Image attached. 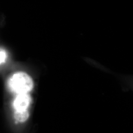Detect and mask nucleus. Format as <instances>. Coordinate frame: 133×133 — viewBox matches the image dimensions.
Segmentation results:
<instances>
[{"mask_svg":"<svg viewBox=\"0 0 133 133\" xmlns=\"http://www.w3.org/2000/svg\"><path fill=\"white\" fill-rule=\"evenodd\" d=\"M8 85L10 90L18 95L27 94L33 88V81L26 73L18 72L10 77Z\"/></svg>","mask_w":133,"mask_h":133,"instance_id":"obj_1","label":"nucleus"},{"mask_svg":"<svg viewBox=\"0 0 133 133\" xmlns=\"http://www.w3.org/2000/svg\"><path fill=\"white\" fill-rule=\"evenodd\" d=\"M31 101V97L28 94H18L14 101V108L17 111L27 110Z\"/></svg>","mask_w":133,"mask_h":133,"instance_id":"obj_2","label":"nucleus"},{"mask_svg":"<svg viewBox=\"0 0 133 133\" xmlns=\"http://www.w3.org/2000/svg\"><path fill=\"white\" fill-rule=\"evenodd\" d=\"M6 58V54L4 51L0 50V64L5 62Z\"/></svg>","mask_w":133,"mask_h":133,"instance_id":"obj_4","label":"nucleus"},{"mask_svg":"<svg viewBox=\"0 0 133 133\" xmlns=\"http://www.w3.org/2000/svg\"><path fill=\"white\" fill-rule=\"evenodd\" d=\"M29 113L27 110L22 111H17L14 112V117L15 120L19 123H24L29 118Z\"/></svg>","mask_w":133,"mask_h":133,"instance_id":"obj_3","label":"nucleus"}]
</instances>
